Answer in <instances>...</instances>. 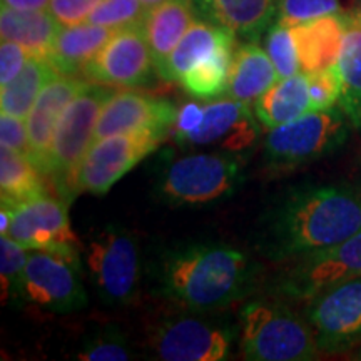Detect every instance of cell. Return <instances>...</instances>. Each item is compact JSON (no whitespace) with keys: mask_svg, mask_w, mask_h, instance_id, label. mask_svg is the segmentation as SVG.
I'll return each mask as SVG.
<instances>
[{"mask_svg":"<svg viewBox=\"0 0 361 361\" xmlns=\"http://www.w3.org/2000/svg\"><path fill=\"white\" fill-rule=\"evenodd\" d=\"M361 231V184L310 183L290 188L259 221L258 251L286 263L336 246Z\"/></svg>","mask_w":361,"mask_h":361,"instance_id":"1","label":"cell"},{"mask_svg":"<svg viewBox=\"0 0 361 361\" xmlns=\"http://www.w3.org/2000/svg\"><path fill=\"white\" fill-rule=\"evenodd\" d=\"M152 291L184 311L213 313L250 296L259 266L245 251L223 243H179L149 264Z\"/></svg>","mask_w":361,"mask_h":361,"instance_id":"2","label":"cell"},{"mask_svg":"<svg viewBox=\"0 0 361 361\" xmlns=\"http://www.w3.org/2000/svg\"><path fill=\"white\" fill-rule=\"evenodd\" d=\"M239 350L251 361H308L319 353L313 328L290 306L252 300L238 316Z\"/></svg>","mask_w":361,"mask_h":361,"instance_id":"3","label":"cell"},{"mask_svg":"<svg viewBox=\"0 0 361 361\" xmlns=\"http://www.w3.org/2000/svg\"><path fill=\"white\" fill-rule=\"evenodd\" d=\"M238 336V324L228 318L186 311L159 319L149 331V348L164 361H221L233 353Z\"/></svg>","mask_w":361,"mask_h":361,"instance_id":"4","label":"cell"},{"mask_svg":"<svg viewBox=\"0 0 361 361\" xmlns=\"http://www.w3.org/2000/svg\"><path fill=\"white\" fill-rule=\"evenodd\" d=\"M245 183V171L231 154L179 157L162 169L157 191L173 206H207L228 200Z\"/></svg>","mask_w":361,"mask_h":361,"instance_id":"5","label":"cell"},{"mask_svg":"<svg viewBox=\"0 0 361 361\" xmlns=\"http://www.w3.org/2000/svg\"><path fill=\"white\" fill-rule=\"evenodd\" d=\"M350 121L340 106L308 111L298 119L269 130L266 159L273 168H296L336 152L350 135Z\"/></svg>","mask_w":361,"mask_h":361,"instance_id":"6","label":"cell"},{"mask_svg":"<svg viewBox=\"0 0 361 361\" xmlns=\"http://www.w3.org/2000/svg\"><path fill=\"white\" fill-rule=\"evenodd\" d=\"M87 269L99 300L107 306L133 303L141 281V247L123 226L109 224L87 247Z\"/></svg>","mask_w":361,"mask_h":361,"instance_id":"7","label":"cell"},{"mask_svg":"<svg viewBox=\"0 0 361 361\" xmlns=\"http://www.w3.org/2000/svg\"><path fill=\"white\" fill-rule=\"evenodd\" d=\"M22 300L54 313L85 308L87 293L78 246L29 250L22 278Z\"/></svg>","mask_w":361,"mask_h":361,"instance_id":"8","label":"cell"},{"mask_svg":"<svg viewBox=\"0 0 361 361\" xmlns=\"http://www.w3.org/2000/svg\"><path fill=\"white\" fill-rule=\"evenodd\" d=\"M166 135L157 130H139L94 141L72 173L66 197L71 200L79 192L106 194L137 162L151 154Z\"/></svg>","mask_w":361,"mask_h":361,"instance_id":"9","label":"cell"},{"mask_svg":"<svg viewBox=\"0 0 361 361\" xmlns=\"http://www.w3.org/2000/svg\"><path fill=\"white\" fill-rule=\"evenodd\" d=\"M114 90L107 85H87L66 107L54 133L49 149L45 176H51L62 197H66L67 184L87 149L96 137V126L102 107Z\"/></svg>","mask_w":361,"mask_h":361,"instance_id":"10","label":"cell"},{"mask_svg":"<svg viewBox=\"0 0 361 361\" xmlns=\"http://www.w3.org/2000/svg\"><path fill=\"white\" fill-rule=\"evenodd\" d=\"M361 276V231L355 236L300 258L286 261L273 283V293L296 301H310L328 288Z\"/></svg>","mask_w":361,"mask_h":361,"instance_id":"11","label":"cell"},{"mask_svg":"<svg viewBox=\"0 0 361 361\" xmlns=\"http://www.w3.org/2000/svg\"><path fill=\"white\" fill-rule=\"evenodd\" d=\"M306 319L319 353H345L361 343V276L328 288L311 298Z\"/></svg>","mask_w":361,"mask_h":361,"instance_id":"12","label":"cell"},{"mask_svg":"<svg viewBox=\"0 0 361 361\" xmlns=\"http://www.w3.org/2000/svg\"><path fill=\"white\" fill-rule=\"evenodd\" d=\"M154 69L142 24L117 30L85 67L84 75L107 87H139L151 82Z\"/></svg>","mask_w":361,"mask_h":361,"instance_id":"13","label":"cell"},{"mask_svg":"<svg viewBox=\"0 0 361 361\" xmlns=\"http://www.w3.org/2000/svg\"><path fill=\"white\" fill-rule=\"evenodd\" d=\"M69 200L40 194L16 206H2L11 213L7 236L27 250H54L78 246L69 223Z\"/></svg>","mask_w":361,"mask_h":361,"instance_id":"14","label":"cell"},{"mask_svg":"<svg viewBox=\"0 0 361 361\" xmlns=\"http://www.w3.org/2000/svg\"><path fill=\"white\" fill-rule=\"evenodd\" d=\"M178 121V111L169 99L156 97L139 90L114 92L99 114L96 137H109L116 134L157 130L168 134Z\"/></svg>","mask_w":361,"mask_h":361,"instance_id":"15","label":"cell"},{"mask_svg":"<svg viewBox=\"0 0 361 361\" xmlns=\"http://www.w3.org/2000/svg\"><path fill=\"white\" fill-rule=\"evenodd\" d=\"M87 82L78 75L57 74L39 94L32 111L27 116V133H29V157L45 173L49 149H51L54 133H56L59 117L72 99L79 96L87 87Z\"/></svg>","mask_w":361,"mask_h":361,"instance_id":"16","label":"cell"},{"mask_svg":"<svg viewBox=\"0 0 361 361\" xmlns=\"http://www.w3.org/2000/svg\"><path fill=\"white\" fill-rule=\"evenodd\" d=\"M250 104L229 97L202 106L204 119L191 133L174 135L179 144L206 146L221 144L228 151L246 149L256 137V126L250 112Z\"/></svg>","mask_w":361,"mask_h":361,"instance_id":"17","label":"cell"},{"mask_svg":"<svg viewBox=\"0 0 361 361\" xmlns=\"http://www.w3.org/2000/svg\"><path fill=\"white\" fill-rule=\"evenodd\" d=\"M295 40L300 71L311 74L335 67L340 59L346 30V16L331 13L290 27Z\"/></svg>","mask_w":361,"mask_h":361,"instance_id":"18","label":"cell"},{"mask_svg":"<svg viewBox=\"0 0 361 361\" xmlns=\"http://www.w3.org/2000/svg\"><path fill=\"white\" fill-rule=\"evenodd\" d=\"M281 0H200L211 22L234 35L258 39L278 17Z\"/></svg>","mask_w":361,"mask_h":361,"instance_id":"19","label":"cell"},{"mask_svg":"<svg viewBox=\"0 0 361 361\" xmlns=\"http://www.w3.org/2000/svg\"><path fill=\"white\" fill-rule=\"evenodd\" d=\"M117 30L102 25L87 24L62 27L54 40L49 61L59 74H84L85 67L102 51Z\"/></svg>","mask_w":361,"mask_h":361,"instance_id":"20","label":"cell"},{"mask_svg":"<svg viewBox=\"0 0 361 361\" xmlns=\"http://www.w3.org/2000/svg\"><path fill=\"white\" fill-rule=\"evenodd\" d=\"M194 22L192 0H166L161 6L149 8L144 30L157 75H161L166 61Z\"/></svg>","mask_w":361,"mask_h":361,"instance_id":"21","label":"cell"},{"mask_svg":"<svg viewBox=\"0 0 361 361\" xmlns=\"http://www.w3.org/2000/svg\"><path fill=\"white\" fill-rule=\"evenodd\" d=\"M279 80L273 62L264 49L256 44H243L233 57L228 96L245 104L256 102Z\"/></svg>","mask_w":361,"mask_h":361,"instance_id":"22","label":"cell"},{"mask_svg":"<svg viewBox=\"0 0 361 361\" xmlns=\"http://www.w3.org/2000/svg\"><path fill=\"white\" fill-rule=\"evenodd\" d=\"M61 24L51 12L19 11L2 6L0 35L2 40L22 45L29 57H49Z\"/></svg>","mask_w":361,"mask_h":361,"instance_id":"23","label":"cell"},{"mask_svg":"<svg viewBox=\"0 0 361 361\" xmlns=\"http://www.w3.org/2000/svg\"><path fill=\"white\" fill-rule=\"evenodd\" d=\"M311 111L308 75L298 72L279 79L255 102V116L264 128L274 129Z\"/></svg>","mask_w":361,"mask_h":361,"instance_id":"24","label":"cell"},{"mask_svg":"<svg viewBox=\"0 0 361 361\" xmlns=\"http://www.w3.org/2000/svg\"><path fill=\"white\" fill-rule=\"evenodd\" d=\"M338 72L341 79V97L338 106L345 112L351 128L361 135V16H346Z\"/></svg>","mask_w":361,"mask_h":361,"instance_id":"25","label":"cell"},{"mask_svg":"<svg viewBox=\"0 0 361 361\" xmlns=\"http://www.w3.org/2000/svg\"><path fill=\"white\" fill-rule=\"evenodd\" d=\"M59 72L49 57H29L24 69L12 82L2 85L0 90V107L2 114L27 119L32 111L39 94Z\"/></svg>","mask_w":361,"mask_h":361,"instance_id":"26","label":"cell"},{"mask_svg":"<svg viewBox=\"0 0 361 361\" xmlns=\"http://www.w3.org/2000/svg\"><path fill=\"white\" fill-rule=\"evenodd\" d=\"M228 30L214 22L194 20L166 61L161 79L180 80L188 71L209 57Z\"/></svg>","mask_w":361,"mask_h":361,"instance_id":"27","label":"cell"},{"mask_svg":"<svg viewBox=\"0 0 361 361\" xmlns=\"http://www.w3.org/2000/svg\"><path fill=\"white\" fill-rule=\"evenodd\" d=\"M234 57V34L228 32L209 57L188 71L179 80L189 94L197 99H213L228 90Z\"/></svg>","mask_w":361,"mask_h":361,"instance_id":"28","label":"cell"},{"mask_svg":"<svg viewBox=\"0 0 361 361\" xmlns=\"http://www.w3.org/2000/svg\"><path fill=\"white\" fill-rule=\"evenodd\" d=\"M40 169L27 154L0 149V192L2 206H16L44 194Z\"/></svg>","mask_w":361,"mask_h":361,"instance_id":"29","label":"cell"},{"mask_svg":"<svg viewBox=\"0 0 361 361\" xmlns=\"http://www.w3.org/2000/svg\"><path fill=\"white\" fill-rule=\"evenodd\" d=\"M149 8L141 0H102L89 16L87 22L102 25L107 29H128V27L142 25Z\"/></svg>","mask_w":361,"mask_h":361,"instance_id":"30","label":"cell"},{"mask_svg":"<svg viewBox=\"0 0 361 361\" xmlns=\"http://www.w3.org/2000/svg\"><path fill=\"white\" fill-rule=\"evenodd\" d=\"M78 358L82 361H126L133 358V350L119 329L106 326L84 341Z\"/></svg>","mask_w":361,"mask_h":361,"instance_id":"31","label":"cell"},{"mask_svg":"<svg viewBox=\"0 0 361 361\" xmlns=\"http://www.w3.org/2000/svg\"><path fill=\"white\" fill-rule=\"evenodd\" d=\"M266 52L276 67L279 79L291 78L300 71V61L290 27L274 22L266 35Z\"/></svg>","mask_w":361,"mask_h":361,"instance_id":"32","label":"cell"},{"mask_svg":"<svg viewBox=\"0 0 361 361\" xmlns=\"http://www.w3.org/2000/svg\"><path fill=\"white\" fill-rule=\"evenodd\" d=\"M29 258V250L11 236L0 238V274L7 295L22 300V278Z\"/></svg>","mask_w":361,"mask_h":361,"instance_id":"33","label":"cell"},{"mask_svg":"<svg viewBox=\"0 0 361 361\" xmlns=\"http://www.w3.org/2000/svg\"><path fill=\"white\" fill-rule=\"evenodd\" d=\"M331 13H340V0H281L276 22L293 27Z\"/></svg>","mask_w":361,"mask_h":361,"instance_id":"34","label":"cell"},{"mask_svg":"<svg viewBox=\"0 0 361 361\" xmlns=\"http://www.w3.org/2000/svg\"><path fill=\"white\" fill-rule=\"evenodd\" d=\"M306 75H308L311 111L331 109L338 106L341 97V79L336 66Z\"/></svg>","mask_w":361,"mask_h":361,"instance_id":"35","label":"cell"},{"mask_svg":"<svg viewBox=\"0 0 361 361\" xmlns=\"http://www.w3.org/2000/svg\"><path fill=\"white\" fill-rule=\"evenodd\" d=\"M102 0H51L49 12L56 17L61 27L84 24Z\"/></svg>","mask_w":361,"mask_h":361,"instance_id":"36","label":"cell"},{"mask_svg":"<svg viewBox=\"0 0 361 361\" xmlns=\"http://www.w3.org/2000/svg\"><path fill=\"white\" fill-rule=\"evenodd\" d=\"M29 54L22 45L12 40H2L0 45V85L12 82L24 69Z\"/></svg>","mask_w":361,"mask_h":361,"instance_id":"37","label":"cell"},{"mask_svg":"<svg viewBox=\"0 0 361 361\" xmlns=\"http://www.w3.org/2000/svg\"><path fill=\"white\" fill-rule=\"evenodd\" d=\"M0 139L2 146L29 156V133L27 121L8 114L0 116Z\"/></svg>","mask_w":361,"mask_h":361,"instance_id":"38","label":"cell"},{"mask_svg":"<svg viewBox=\"0 0 361 361\" xmlns=\"http://www.w3.org/2000/svg\"><path fill=\"white\" fill-rule=\"evenodd\" d=\"M204 119V109L200 104L189 102L186 106L180 107L178 112V121H176V135L191 133V130L197 129Z\"/></svg>","mask_w":361,"mask_h":361,"instance_id":"39","label":"cell"},{"mask_svg":"<svg viewBox=\"0 0 361 361\" xmlns=\"http://www.w3.org/2000/svg\"><path fill=\"white\" fill-rule=\"evenodd\" d=\"M51 0H2V6L19 11H44Z\"/></svg>","mask_w":361,"mask_h":361,"instance_id":"40","label":"cell"},{"mask_svg":"<svg viewBox=\"0 0 361 361\" xmlns=\"http://www.w3.org/2000/svg\"><path fill=\"white\" fill-rule=\"evenodd\" d=\"M8 228H11V213L6 207H2V211H0V233H2V236H7Z\"/></svg>","mask_w":361,"mask_h":361,"instance_id":"41","label":"cell"},{"mask_svg":"<svg viewBox=\"0 0 361 361\" xmlns=\"http://www.w3.org/2000/svg\"><path fill=\"white\" fill-rule=\"evenodd\" d=\"M141 2L146 6L147 8H154L157 6H161L162 2H166V0H141Z\"/></svg>","mask_w":361,"mask_h":361,"instance_id":"42","label":"cell"},{"mask_svg":"<svg viewBox=\"0 0 361 361\" xmlns=\"http://www.w3.org/2000/svg\"><path fill=\"white\" fill-rule=\"evenodd\" d=\"M353 358H356V360H361V348H360L358 351H356V355L353 356Z\"/></svg>","mask_w":361,"mask_h":361,"instance_id":"43","label":"cell"},{"mask_svg":"<svg viewBox=\"0 0 361 361\" xmlns=\"http://www.w3.org/2000/svg\"><path fill=\"white\" fill-rule=\"evenodd\" d=\"M360 16H361V12H360Z\"/></svg>","mask_w":361,"mask_h":361,"instance_id":"44","label":"cell"}]
</instances>
